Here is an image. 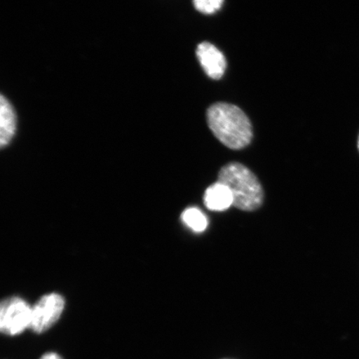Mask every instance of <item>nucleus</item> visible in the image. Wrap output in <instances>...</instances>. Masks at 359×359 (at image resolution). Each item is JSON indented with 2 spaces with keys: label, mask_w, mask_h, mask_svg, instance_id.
<instances>
[{
  "label": "nucleus",
  "mask_w": 359,
  "mask_h": 359,
  "mask_svg": "<svg viewBox=\"0 0 359 359\" xmlns=\"http://www.w3.org/2000/svg\"><path fill=\"white\" fill-rule=\"evenodd\" d=\"M358 151H359V137H358Z\"/></svg>",
  "instance_id": "11"
},
{
  "label": "nucleus",
  "mask_w": 359,
  "mask_h": 359,
  "mask_svg": "<svg viewBox=\"0 0 359 359\" xmlns=\"http://www.w3.org/2000/svg\"><path fill=\"white\" fill-rule=\"evenodd\" d=\"M224 0H193L197 11L205 15H212L222 8Z\"/></svg>",
  "instance_id": "9"
},
{
  "label": "nucleus",
  "mask_w": 359,
  "mask_h": 359,
  "mask_svg": "<svg viewBox=\"0 0 359 359\" xmlns=\"http://www.w3.org/2000/svg\"><path fill=\"white\" fill-rule=\"evenodd\" d=\"M40 359H62L60 355H58L56 353H47L43 354V355Z\"/></svg>",
  "instance_id": "10"
},
{
  "label": "nucleus",
  "mask_w": 359,
  "mask_h": 359,
  "mask_svg": "<svg viewBox=\"0 0 359 359\" xmlns=\"http://www.w3.org/2000/svg\"><path fill=\"white\" fill-rule=\"evenodd\" d=\"M209 128L223 145L242 149L252 140V126L243 111L229 103H215L208 111Z\"/></svg>",
  "instance_id": "1"
},
{
  "label": "nucleus",
  "mask_w": 359,
  "mask_h": 359,
  "mask_svg": "<svg viewBox=\"0 0 359 359\" xmlns=\"http://www.w3.org/2000/svg\"><path fill=\"white\" fill-rule=\"evenodd\" d=\"M182 219L186 226L196 233L203 232L208 226V219L201 210L190 208L184 210Z\"/></svg>",
  "instance_id": "8"
},
{
  "label": "nucleus",
  "mask_w": 359,
  "mask_h": 359,
  "mask_svg": "<svg viewBox=\"0 0 359 359\" xmlns=\"http://www.w3.org/2000/svg\"><path fill=\"white\" fill-rule=\"evenodd\" d=\"M65 305V299L60 294L53 293L44 295L32 308L29 329L37 334H42L50 329L60 318Z\"/></svg>",
  "instance_id": "4"
},
{
  "label": "nucleus",
  "mask_w": 359,
  "mask_h": 359,
  "mask_svg": "<svg viewBox=\"0 0 359 359\" xmlns=\"http://www.w3.org/2000/svg\"><path fill=\"white\" fill-rule=\"evenodd\" d=\"M203 200L206 208L212 212H224L234 205L230 189L219 181L206 189Z\"/></svg>",
  "instance_id": "6"
},
{
  "label": "nucleus",
  "mask_w": 359,
  "mask_h": 359,
  "mask_svg": "<svg viewBox=\"0 0 359 359\" xmlns=\"http://www.w3.org/2000/svg\"><path fill=\"white\" fill-rule=\"evenodd\" d=\"M16 120L11 103L2 95L0 98V144L2 147L11 142L15 133Z\"/></svg>",
  "instance_id": "7"
},
{
  "label": "nucleus",
  "mask_w": 359,
  "mask_h": 359,
  "mask_svg": "<svg viewBox=\"0 0 359 359\" xmlns=\"http://www.w3.org/2000/svg\"><path fill=\"white\" fill-rule=\"evenodd\" d=\"M218 181L230 189L236 208L253 212L262 206V187L255 175L244 165L232 163L224 165L219 170Z\"/></svg>",
  "instance_id": "2"
},
{
  "label": "nucleus",
  "mask_w": 359,
  "mask_h": 359,
  "mask_svg": "<svg viewBox=\"0 0 359 359\" xmlns=\"http://www.w3.org/2000/svg\"><path fill=\"white\" fill-rule=\"evenodd\" d=\"M32 308L19 297L4 299L0 307V330L3 334L15 336L30 327Z\"/></svg>",
  "instance_id": "3"
},
{
  "label": "nucleus",
  "mask_w": 359,
  "mask_h": 359,
  "mask_svg": "<svg viewBox=\"0 0 359 359\" xmlns=\"http://www.w3.org/2000/svg\"><path fill=\"white\" fill-rule=\"evenodd\" d=\"M196 55L205 74L212 79H219L226 69V57L213 44L204 42L198 45Z\"/></svg>",
  "instance_id": "5"
}]
</instances>
